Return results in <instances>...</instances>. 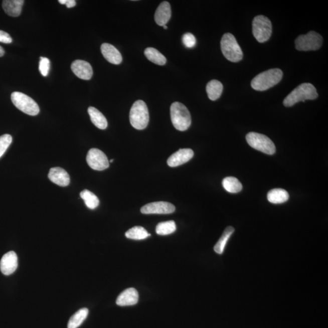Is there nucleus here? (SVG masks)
Here are the masks:
<instances>
[{
	"label": "nucleus",
	"instance_id": "20",
	"mask_svg": "<svg viewBox=\"0 0 328 328\" xmlns=\"http://www.w3.org/2000/svg\"><path fill=\"white\" fill-rule=\"evenodd\" d=\"M88 112L90 115L91 122L96 127L100 129H105L107 128V120L101 112L93 106L88 108Z\"/></svg>",
	"mask_w": 328,
	"mask_h": 328
},
{
	"label": "nucleus",
	"instance_id": "29",
	"mask_svg": "<svg viewBox=\"0 0 328 328\" xmlns=\"http://www.w3.org/2000/svg\"><path fill=\"white\" fill-rule=\"evenodd\" d=\"M177 226L174 221H168L157 224L156 232L157 235H168L176 231Z\"/></svg>",
	"mask_w": 328,
	"mask_h": 328
},
{
	"label": "nucleus",
	"instance_id": "24",
	"mask_svg": "<svg viewBox=\"0 0 328 328\" xmlns=\"http://www.w3.org/2000/svg\"><path fill=\"white\" fill-rule=\"evenodd\" d=\"M235 229L232 226L227 227L224 231L222 236L214 246V250L218 254H222L227 242L231 235L234 234Z\"/></svg>",
	"mask_w": 328,
	"mask_h": 328
},
{
	"label": "nucleus",
	"instance_id": "14",
	"mask_svg": "<svg viewBox=\"0 0 328 328\" xmlns=\"http://www.w3.org/2000/svg\"><path fill=\"white\" fill-rule=\"evenodd\" d=\"M194 156V152L192 149H180L169 158L168 166L171 168H176V167L189 162Z\"/></svg>",
	"mask_w": 328,
	"mask_h": 328
},
{
	"label": "nucleus",
	"instance_id": "16",
	"mask_svg": "<svg viewBox=\"0 0 328 328\" xmlns=\"http://www.w3.org/2000/svg\"><path fill=\"white\" fill-rule=\"evenodd\" d=\"M172 16L171 5L168 2L161 3L154 14V20L157 25L163 27L168 24Z\"/></svg>",
	"mask_w": 328,
	"mask_h": 328
},
{
	"label": "nucleus",
	"instance_id": "22",
	"mask_svg": "<svg viewBox=\"0 0 328 328\" xmlns=\"http://www.w3.org/2000/svg\"><path fill=\"white\" fill-rule=\"evenodd\" d=\"M267 200L272 204H282L289 200L288 193L282 189H272L267 194Z\"/></svg>",
	"mask_w": 328,
	"mask_h": 328
},
{
	"label": "nucleus",
	"instance_id": "5",
	"mask_svg": "<svg viewBox=\"0 0 328 328\" xmlns=\"http://www.w3.org/2000/svg\"><path fill=\"white\" fill-rule=\"evenodd\" d=\"M149 112L147 106L143 100H138L133 103L129 112V122L136 129H145L149 122Z\"/></svg>",
	"mask_w": 328,
	"mask_h": 328
},
{
	"label": "nucleus",
	"instance_id": "12",
	"mask_svg": "<svg viewBox=\"0 0 328 328\" xmlns=\"http://www.w3.org/2000/svg\"><path fill=\"white\" fill-rule=\"evenodd\" d=\"M18 267V257L15 252L10 251L3 256L0 261V270L5 275H10Z\"/></svg>",
	"mask_w": 328,
	"mask_h": 328
},
{
	"label": "nucleus",
	"instance_id": "37",
	"mask_svg": "<svg viewBox=\"0 0 328 328\" xmlns=\"http://www.w3.org/2000/svg\"><path fill=\"white\" fill-rule=\"evenodd\" d=\"M113 161H114V159H111V160H110V162H113Z\"/></svg>",
	"mask_w": 328,
	"mask_h": 328
},
{
	"label": "nucleus",
	"instance_id": "26",
	"mask_svg": "<svg viewBox=\"0 0 328 328\" xmlns=\"http://www.w3.org/2000/svg\"><path fill=\"white\" fill-rule=\"evenodd\" d=\"M89 310L87 308H82L71 316L68 321V328H77L85 320L88 315Z\"/></svg>",
	"mask_w": 328,
	"mask_h": 328
},
{
	"label": "nucleus",
	"instance_id": "28",
	"mask_svg": "<svg viewBox=\"0 0 328 328\" xmlns=\"http://www.w3.org/2000/svg\"><path fill=\"white\" fill-rule=\"evenodd\" d=\"M80 197L85 201V205L90 209H95L99 205V200L93 192L84 190L80 193Z\"/></svg>",
	"mask_w": 328,
	"mask_h": 328
},
{
	"label": "nucleus",
	"instance_id": "4",
	"mask_svg": "<svg viewBox=\"0 0 328 328\" xmlns=\"http://www.w3.org/2000/svg\"><path fill=\"white\" fill-rule=\"evenodd\" d=\"M221 51L229 61L237 63L243 59V53L235 37L231 33H226L221 40Z\"/></svg>",
	"mask_w": 328,
	"mask_h": 328
},
{
	"label": "nucleus",
	"instance_id": "34",
	"mask_svg": "<svg viewBox=\"0 0 328 328\" xmlns=\"http://www.w3.org/2000/svg\"><path fill=\"white\" fill-rule=\"evenodd\" d=\"M59 2L61 5L67 6L68 8H73L76 5V2L74 0H59Z\"/></svg>",
	"mask_w": 328,
	"mask_h": 328
},
{
	"label": "nucleus",
	"instance_id": "7",
	"mask_svg": "<svg viewBox=\"0 0 328 328\" xmlns=\"http://www.w3.org/2000/svg\"><path fill=\"white\" fill-rule=\"evenodd\" d=\"M253 34L258 42L264 43L271 36L272 26L267 17L263 16L255 17L252 22Z\"/></svg>",
	"mask_w": 328,
	"mask_h": 328
},
{
	"label": "nucleus",
	"instance_id": "8",
	"mask_svg": "<svg viewBox=\"0 0 328 328\" xmlns=\"http://www.w3.org/2000/svg\"><path fill=\"white\" fill-rule=\"evenodd\" d=\"M11 100L14 105L25 114L30 116H36L39 113V105L27 95L20 92H14L11 94Z\"/></svg>",
	"mask_w": 328,
	"mask_h": 328
},
{
	"label": "nucleus",
	"instance_id": "36",
	"mask_svg": "<svg viewBox=\"0 0 328 328\" xmlns=\"http://www.w3.org/2000/svg\"><path fill=\"white\" fill-rule=\"evenodd\" d=\"M163 27L165 30H168V27H167V25H164Z\"/></svg>",
	"mask_w": 328,
	"mask_h": 328
},
{
	"label": "nucleus",
	"instance_id": "25",
	"mask_svg": "<svg viewBox=\"0 0 328 328\" xmlns=\"http://www.w3.org/2000/svg\"><path fill=\"white\" fill-rule=\"evenodd\" d=\"M223 186L227 192L231 194H237L241 191L243 189L242 184L237 178L235 177H227L223 181Z\"/></svg>",
	"mask_w": 328,
	"mask_h": 328
},
{
	"label": "nucleus",
	"instance_id": "17",
	"mask_svg": "<svg viewBox=\"0 0 328 328\" xmlns=\"http://www.w3.org/2000/svg\"><path fill=\"white\" fill-rule=\"evenodd\" d=\"M48 178L52 182L59 186H68L70 183V176L67 172L62 168L51 169L49 172Z\"/></svg>",
	"mask_w": 328,
	"mask_h": 328
},
{
	"label": "nucleus",
	"instance_id": "13",
	"mask_svg": "<svg viewBox=\"0 0 328 328\" xmlns=\"http://www.w3.org/2000/svg\"><path fill=\"white\" fill-rule=\"evenodd\" d=\"M71 70L77 77L82 80H88L93 76L91 65L84 60H75L71 64Z\"/></svg>",
	"mask_w": 328,
	"mask_h": 328
},
{
	"label": "nucleus",
	"instance_id": "21",
	"mask_svg": "<svg viewBox=\"0 0 328 328\" xmlns=\"http://www.w3.org/2000/svg\"><path fill=\"white\" fill-rule=\"evenodd\" d=\"M223 85L217 80H212L207 83L206 91L210 99L215 101L219 99L222 94Z\"/></svg>",
	"mask_w": 328,
	"mask_h": 328
},
{
	"label": "nucleus",
	"instance_id": "31",
	"mask_svg": "<svg viewBox=\"0 0 328 328\" xmlns=\"http://www.w3.org/2000/svg\"><path fill=\"white\" fill-rule=\"evenodd\" d=\"M50 70V61L47 57H40L39 71L43 76L47 77Z\"/></svg>",
	"mask_w": 328,
	"mask_h": 328
},
{
	"label": "nucleus",
	"instance_id": "35",
	"mask_svg": "<svg viewBox=\"0 0 328 328\" xmlns=\"http://www.w3.org/2000/svg\"><path fill=\"white\" fill-rule=\"evenodd\" d=\"M5 54V50L1 46H0V57H3L4 56Z\"/></svg>",
	"mask_w": 328,
	"mask_h": 328
},
{
	"label": "nucleus",
	"instance_id": "32",
	"mask_svg": "<svg viewBox=\"0 0 328 328\" xmlns=\"http://www.w3.org/2000/svg\"><path fill=\"white\" fill-rule=\"evenodd\" d=\"M183 42L184 46L188 48H192L197 43L195 37L191 33H186L183 37Z\"/></svg>",
	"mask_w": 328,
	"mask_h": 328
},
{
	"label": "nucleus",
	"instance_id": "2",
	"mask_svg": "<svg viewBox=\"0 0 328 328\" xmlns=\"http://www.w3.org/2000/svg\"><path fill=\"white\" fill-rule=\"evenodd\" d=\"M318 96L316 88L311 83H302L284 99L283 105L286 107H291L296 103L304 102L306 100H314Z\"/></svg>",
	"mask_w": 328,
	"mask_h": 328
},
{
	"label": "nucleus",
	"instance_id": "6",
	"mask_svg": "<svg viewBox=\"0 0 328 328\" xmlns=\"http://www.w3.org/2000/svg\"><path fill=\"white\" fill-rule=\"evenodd\" d=\"M246 140L251 147L264 153L272 155L275 152L274 143L265 135L250 132L247 134Z\"/></svg>",
	"mask_w": 328,
	"mask_h": 328
},
{
	"label": "nucleus",
	"instance_id": "9",
	"mask_svg": "<svg viewBox=\"0 0 328 328\" xmlns=\"http://www.w3.org/2000/svg\"><path fill=\"white\" fill-rule=\"evenodd\" d=\"M295 48L298 51H309L319 50L323 43V38L314 31L301 35L295 40Z\"/></svg>",
	"mask_w": 328,
	"mask_h": 328
},
{
	"label": "nucleus",
	"instance_id": "19",
	"mask_svg": "<svg viewBox=\"0 0 328 328\" xmlns=\"http://www.w3.org/2000/svg\"><path fill=\"white\" fill-rule=\"evenodd\" d=\"M24 0H5L3 2L2 7L5 12L8 15L17 17L21 14Z\"/></svg>",
	"mask_w": 328,
	"mask_h": 328
},
{
	"label": "nucleus",
	"instance_id": "11",
	"mask_svg": "<svg viewBox=\"0 0 328 328\" xmlns=\"http://www.w3.org/2000/svg\"><path fill=\"white\" fill-rule=\"evenodd\" d=\"M175 211V206L165 201L149 203L140 209L143 214H170Z\"/></svg>",
	"mask_w": 328,
	"mask_h": 328
},
{
	"label": "nucleus",
	"instance_id": "1",
	"mask_svg": "<svg viewBox=\"0 0 328 328\" xmlns=\"http://www.w3.org/2000/svg\"><path fill=\"white\" fill-rule=\"evenodd\" d=\"M282 78L283 72L280 69H270L255 77L252 80L251 86L256 91H266L277 85Z\"/></svg>",
	"mask_w": 328,
	"mask_h": 328
},
{
	"label": "nucleus",
	"instance_id": "27",
	"mask_svg": "<svg viewBox=\"0 0 328 328\" xmlns=\"http://www.w3.org/2000/svg\"><path fill=\"white\" fill-rule=\"evenodd\" d=\"M151 235L141 226H135L125 233V237L134 240H142L148 238Z\"/></svg>",
	"mask_w": 328,
	"mask_h": 328
},
{
	"label": "nucleus",
	"instance_id": "15",
	"mask_svg": "<svg viewBox=\"0 0 328 328\" xmlns=\"http://www.w3.org/2000/svg\"><path fill=\"white\" fill-rule=\"evenodd\" d=\"M138 300H139V293L136 289L131 287L123 290L118 296L116 304L120 306H132L137 304Z\"/></svg>",
	"mask_w": 328,
	"mask_h": 328
},
{
	"label": "nucleus",
	"instance_id": "23",
	"mask_svg": "<svg viewBox=\"0 0 328 328\" xmlns=\"http://www.w3.org/2000/svg\"><path fill=\"white\" fill-rule=\"evenodd\" d=\"M144 54L146 58L154 64L162 66L167 62L166 57L154 48H146Z\"/></svg>",
	"mask_w": 328,
	"mask_h": 328
},
{
	"label": "nucleus",
	"instance_id": "18",
	"mask_svg": "<svg viewBox=\"0 0 328 328\" xmlns=\"http://www.w3.org/2000/svg\"><path fill=\"white\" fill-rule=\"evenodd\" d=\"M100 49L103 57L108 62L114 65H119L121 63L122 55L114 46L109 43H103Z\"/></svg>",
	"mask_w": 328,
	"mask_h": 328
},
{
	"label": "nucleus",
	"instance_id": "10",
	"mask_svg": "<svg viewBox=\"0 0 328 328\" xmlns=\"http://www.w3.org/2000/svg\"><path fill=\"white\" fill-rule=\"evenodd\" d=\"M86 162L92 169L102 171L109 168V163L104 152L97 148H91L86 156Z\"/></svg>",
	"mask_w": 328,
	"mask_h": 328
},
{
	"label": "nucleus",
	"instance_id": "30",
	"mask_svg": "<svg viewBox=\"0 0 328 328\" xmlns=\"http://www.w3.org/2000/svg\"><path fill=\"white\" fill-rule=\"evenodd\" d=\"M12 142L13 137L10 134H5L0 136V157L7 151Z\"/></svg>",
	"mask_w": 328,
	"mask_h": 328
},
{
	"label": "nucleus",
	"instance_id": "33",
	"mask_svg": "<svg viewBox=\"0 0 328 328\" xmlns=\"http://www.w3.org/2000/svg\"><path fill=\"white\" fill-rule=\"evenodd\" d=\"M0 42L10 44L13 42V39L10 34L4 31L0 30Z\"/></svg>",
	"mask_w": 328,
	"mask_h": 328
},
{
	"label": "nucleus",
	"instance_id": "3",
	"mask_svg": "<svg viewBox=\"0 0 328 328\" xmlns=\"http://www.w3.org/2000/svg\"><path fill=\"white\" fill-rule=\"evenodd\" d=\"M171 116L173 125L178 130L186 131L191 125V113L188 108L183 103L178 102L172 103Z\"/></svg>",
	"mask_w": 328,
	"mask_h": 328
}]
</instances>
